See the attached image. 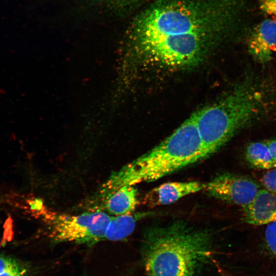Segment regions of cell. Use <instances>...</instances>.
I'll return each instance as SVG.
<instances>
[{
  "label": "cell",
  "instance_id": "30bf717a",
  "mask_svg": "<svg viewBox=\"0 0 276 276\" xmlns=\"http://www.w3.org/2000/svg\"><path fill=\"white\" fill-rule=\"evenodd\" d=\"M109 215L119 216L132 213L137 204V190L133 185H125L101 201Z\"/></svg>",
  "mask_w": 276,
  "mask_h": 276
},
{
  "label": "cell",
  "instance_id": "52a82bcc",
  "mask_svg": "<svg viewBox=\"0 0 276 276\" xmlns=\"http://www.w3.org/2000/svg\"><path fill=\"white\" fill-rule=\"evenodd\" d=\"M247 47L255 60L262 63L269 61L276 50V21L267 19L255 27L248 38Z\"/></svg>",
  "mask_w": 276,
  "mask_h": 276
},
{
  "label": "cell",
  "instance_id": "7c38bea8",
  "mask_svg": "<svg viewBox=\"0 0 276 276\" xmlns=\"http://www.w3.org/2000/svg\"><path fill=\"white\" fill-rule=\"evenodd\" d=\"M247 160L254 167L260 169L273 168V164L269 149L265 142L250 143L245 150Z\"/></svg>",
  "mask_w": 276,
  "mask_h": 276
},
{
  "label": "cell",
  "instance_id": "6da1fadb",
  "mask_svg": "<svg viewBox=\"0 0 276 276\" xmlns=\"http://www.w3.org/2000/svg\"><path fill=\"white\" fill-rule=\"evenodd\" d=\"M204 4L174 1L155 6L135 21L131 37L154 61L172 66L193 64L213 35L224 29L236 5L232 2L216 7Z\"/></svg>",
  "mask_w": 276,
  "mask_h": 276
},
{
  "label": "cell",
  "instance_id": "3957f363",
  "mask_svg": "<svg viewBox=\"0 0 276 276\" xmlns=\"http://www.w3.org/2000/svg\"><path fill=\"white\" fill-rule=\"evenodd\" d=\"M205 157L193 114L152 150L113 172L97 196L102 200L123 186L156 180Z\"/></svg>",
  "mask_w": 276,
  "mask_h": 276
},
{
  "label": "cell",
  "instance_id": "8fae6325",
  "mask_svg": "<svg viewBox=\"0 0 276 276\" xmlns=\"http://www.w3.org/2000/svg\"><path fill=\"white\" fill-rule=\"evenodd\" d=\"M148 214L141 213L112 216L105 230V240L118 241L127 238L134 231L136 222Z\"/></svg>",
  "mask_w": 276,
  "mask_h": 276
},
{
  "label": "cell",
  "instance_id": "9a60e30c",
  "mask_svg": "<svg viewBox=\"0 0 276 276\" xmlns=\"http://www.w3.org/2000/svg\"><path fill=\"white\" fill-rule=\"evenodd\" d=\"M261 181L266 190L276 194V168H272L265 173Z\"/></svg>",
  "mask_w": 276,
  "mask_h": 276
},
{
  "label": "cell",
  "instance_id": "ba28073f",
  "mask_svg": "<svg viewBox=\"0 0 276 276\" xmlns=\"http://www.w3.org/2000/svg\"><path fill=\"white\" fill-rule=\"evenodd\" d=\"M205 185L197 181L165 183L147 193L144 203L149 207L171 204L185 196L204 189Z\"/></svg>",
  "mask_w": 276,
  "mask_h": 276
},
{
  "label": "cell",
  "instance_id": "ac0fdd59",
  "mask_svg": "<svg viewBox=\"0 0 276 276\" xmlns=\"http://www.w3.org/2000/svg\"><path fill=\"white\" fill-rule=\"evenodd\" d=\"M105 3H107L108 4H119L123 3H125L129 2L131 0H101Z\"/></svg>",
  "mask_w": 276,
  "mask_h": 276
},
{
  "label": "cell",
  "instance_id": "2e32d148",
  "mask_svg": "<svg viewBox=\"0 0 276 276\" xmlns=\"http://www.w3.org/2000/svg\"><path fill=\"white\" fill-rule=\"evenodd\" d=\"M259 7L264 13L276 17V0H259Z\"/></svg>",
  "mask_w": 276,
  "mask_h": 276
},
{
  "label": "cell",
  "instance_id": "4fadbf2b",
  "mask_svg": "<svg viewBox=\"0 0 276 276\" xmlns=\"http://www.w3.org/2000/svg\"><path fill=\"white\" fill-rule=\"evenodd\" d=\"M0 276H31L29 266L14 257L0 254Z\"/></svg>",
  "mask_w": 276,
  "mask_h": 276
},
{
  "label": "cell",
  "instance_id": "5bb4252c",
  "mask_svg": "<svg viewBox=\"0 0 276 276\" xmlns=\"http://www.w3.org/2000/svg\"><path fill=\"white\" fill-rule=\"evenodd\" d=\"M265 240L269 250L276 258V222L266 225Z\"/></svg>",
  "mask_w": 276,
  "mask_h": 276
},
{
  "label": "cell",
  "instance_id": "9c48e42d",
  "mask_svg": "<svg viewBox=\"0 0 276 276\" xmlns=\"http://www.w3.org/2000/svg\"><path fill=\"white\" fill-rule=\"evenodd\" d=\"M244 221L254 225L276 222V194L261 189L254 200L244 209Z\"/></svg>",
  "mask_w": 276,
  "mask_h": 276
},
{
  "label": "cell",
  "instance_id": "277c9868",
  "mask_svg": "<svg viewBox=\"0 0 276 276\" xmlns=\"http://www.w3.org/2000/svg\"><path fill=\"white\" fill-rule=\"evenodd\" d=\"M261 102L259 94L252 87L239 86L216 103L195 112L206 157L255 119L261 111Z\"/></svg>",
  "mask_w": 276,
  "mask_h": 276
},
{
  "label": "cell",
  "instance_id": "7a4b0ae2",
  "mask_svg": "<svg viewBox=\"0 0 276 276\" xmlns=\"http://www.w3.org/2000/svg\"><path fill=\"white\" fill-rule=\"evenodd\" d=\"M142 251L148 276H198L211 258L212 236L177 220L147 229Z\"/></svg>",
  "mask_w": 276,
  "mask_h": 276
},
{
  "label": "cell",
  "instance_id": "e0dca14e",
  "mask_svg": "<svg viewBox=\"0 0 276 276\" xmlns=\"http://www.w3.org/2000/svg\"><path fill=\"white\" fill-rule=\"evenodd\" d=\"M265 142L269 149L271 155L273 168H276V140L267 141Z\"/></svg>",
  "mask_w": 276,
  "mask_h": 276
},
{
  "label": "cell",
  "instance_id": "8992f818",
  "mask_svg": "<svg viewBox=\"0 0 276 276\" xmlns=\"http://www.w3.org/2000/svg\"><path fill=\"white\" fill-rule=\"evenodd\" d=\"M204 190L212 197L245 209L252 203L261 189L250 178L224 173L205 184Z\"/></svg>",
  "mask_w": 276,
  "mask_h": 276
},
{
  "label": "cell",
  "instance_id": "5b68a950",
  "mask_svg": "<svg viewBox=\"0 0 276 276\" xmlns=\"http://www.w3.org/2000/svg\"><path fill=\"white\" fill-rule=\"evenodd\" d=\"M35 216L45 224L49 236L55 243L72 242L91 245L105 240V230L111 216L101 210L78 215L52 210L38 198L29 201Z\"/></svg>",
  "mask_w": 276,
  "mask_h": 276
}]
</instances>
